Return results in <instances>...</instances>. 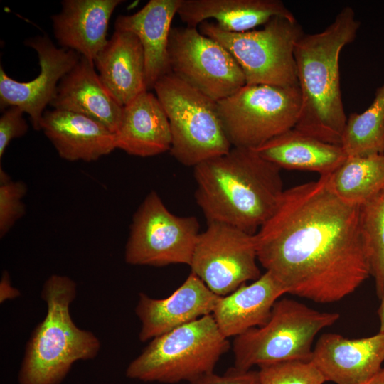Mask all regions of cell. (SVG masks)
Masks as SVG:
<instances>
[{
    "label": "cell",
    "mask_w": 384,
    "mask_h": 384,
    "mask_svg": "<svg viewBox=\"0 0 384 384\" xmlns=\"http://www.w3.org/2000/svg\"><path fill=\"white\" fill-rule=\"evenodd\" d=\"M358 213L359 206L333 192L326 176L286 189L255 234L258 262L286 294L338 302L370 276Z\"/></svg>",
    "instance_id": "1"
},
{
    "label": "cell",
    "mask_w": 384,
    "mask_h": 384,
    "mask_svg": "<svg viewBox=\"0 0 384 384\" xmlns=\"http://www.w3.org/2000/svg\"><path fill=\"white\" fill-rule=\"evenodd\" d=\"M193 169L195 199L207 223L252 235L272 215L284 191L281 169L250 149L232 147Z\"/></svg>",
    "instance_id": "2"
},
{
    "label": "cell",
    "mask_w": 384,
    "mask_h": 384,
    "mask_svg": "<svg viewBox=\"0 0 384 384\" xmlns=\"http://www.w3.org/2000/svg\"><path fill=\"white\" fill-rule=\"evenodd\" d=\"M360 28L353 9L343 7L324 31L304 34L294 48L302 97L295 129L323 142L341 146L347 117L342 101L339 57Z\"/></svg>",
    "instance_id": "3"
},
{
    "label": "cell",
    "mask_w": 384,
    "mask_h": 384,
    "mask_svg": "<svg viewBox=\"0 0 384 384\" xmlns=\"http://www.w3.org/2000/svg\"><path fill=\"white\" fill-rule=\"evenodd\" d=\"M76 287L72 279L59 274L51 275L43 284L41 297L47 312L26 346L19 384H60L75 362L98 354L100 340L91 331L78 328L70 314Z\"/></svg>",
    "instance_id": "4"
},
{
    "label": "cell",
    "mask_w": 384,
    "mask_h": 384,
    "mask_svg": "<svg viewBox=\"0 0 384 384\" xmlns=\"http://www.w3.org/2000/svg\"><path fill=\"white\" fill-rule=\"evenodd\" d=\"M229 348L208 314L153 338L129 363L126 375L144 382L189 383L213 372Z\"/></svg>",
    "instance_id": "5"
},
{
    "label": "cell",
    "mask_w": 384,
    "mask_h": 384,
    "mask_svg": "<svg viewBox=\"0 0 384 384\" xmlns=\"http://www.w3.org/2000/svg\"><path fill=\"white\" fill-rule=\"evenodd\" d=\"M338 319L336 312L319 311L289 298L279 299L264 325L235 337L234 367L248 370L255 366L310 361L316 336Z\"/></svg>",
    "instance_id": "6"
},
{
    "label": "cell",
    "mask_w": 384,
    "mask_h": 384,
    "mask_svg": "<svg viewBox=\"0 0 384 384\" xmlns=\"http://www.w3.org/2000/svg\"><path fill=\"white\" fill-rule=\"evenodd\" d=\"M154 90L169 119L170 154L179 163L194 167L232 149L220 119L217 101L171 72L159 78Z\"/></svg>",
    "instance_id": "7"
},
{
    "label": "cell",
    "mask_w": 384,
    "mask_h": 384,
    "mask_svg": "<svg viewBox=\"0 0 384 384\" xmlns=\"http://www.w3.org/2000/svg\"><path fill=\"white\" fill-rule=\"evenodd\" d=\"M198 28L230 53L244 73L245 85L299 86L294 48L304 33L296 18L274 16L261 29L240 33L225 31L208 21Z\"/></svg>",
    "instance_id": "8"
},
{
    "label": "cell",
    "mask_w": 384,
    "mask_h": 384,
    "mask_svg": "<svg viewBox=\"0 0 384 384\" xmlns=\"http://www.w3.org/2000/svg\"><path fill=\"white\" fill-rule=\"evenodd\" d=\"M301 105L299 86L245 85L218 101L220 119L232 146L250 149L294 128Z\"/></svg>",
    "instance_id": "9"
},
{
    "label": "cell",
    "mask_w": 384,
    "mask_h": 384,
    "mask_svg": "<svg viewBox=\"0 0 384 384\" xmlns=\"http://www.w3.org/2000/svg\"><path fill=\"white\" fill-rule=\"evenodd\" d=\"M193 216L171 213L156 191H151L134 213L125 247V261L132 265L190 266L200 235Z\"/></svg>",
    "instance_id": "10"
},
{
    "label": "cell",
    "mask_w": 384,
    "mask_h": 384,
    "mask_svg": "<svg viewBox=\"0 0 384 384\" xmlns=\"http://www.w3.org/2000/svg\"><path fill=\"white\" fill-rule=\"evenodd\" d=\"M168 56L175 76L215 101L233 95L246 84L230 53L197 28L171 27Z\"/></svg>",
    "instance_id": "11"
},
{
    "label": "cell",
    "mask_w": 384,
    "mask_h": 384,
    "mask_svg": "<svg viewBox=\"0 0 384 384\" xmlns=\"http://www.w3.org/2000/svg\"><path fill=\"white\" fill-rule=\"evenodd\" d=\"M257 262L255 235L210 223L198 236L190 267L210 291L224 297L262 275Z\"/></svg>",
    "instance_id": "12"
},
{
    "label": "cell",
    "mask_w": 384,
    "mask_h": 384,
    "mask_svg": "<svg viewBox=\"0 0 384 384\" xmlns=\"http://www.w3.org/2000/svg\"><path fill=\"white\" fill-rule=\"evenodd\" d=\"M38 54L41 70L29 82H18L6 75L0 67V107L11 106L27 113L36 130L41 129L44 110L55 97L60 80L79 61L81 55L75 50L58 48L47 36H38L25 41Z\"/></svg>",
    "instance_id": "13"
},
{
    "label": "cell",
    "mask_w": 384,
    "mask_h": 384,
    "mask_svg": "<svg viewBox=\"0 0 384 384\" xmlns=\"http://www.w3.org/2000/svg\"><path fill=\"white\" fill-rule=\"evenodd\" d=\"M310 361L326 382L363 384L382 368L384 333L361 338L323 334L314 346Z\"/></svg>",
    "instance_id": "14"
},
{
    "label": "cell",
    "mask_w": 384,
    "mask_h": 384,
    "mask_svg": "<svg viewBox=\"0 0 384 384\" xmlns=\"http://www.w3.org/2000/svg\"><path fill=\"white\" fill-rule=\"evenodd\" d=\"M220 296L191 272L184 282L164 299L140 293L135 312L142 323V342L153 339L202 316L212 314Z\"/></svg>",
    "instance_id": "15"
},
{
    "label": "cell",
    "mask_w": 384,
    "mask_h": 384,
    "mask_svg": "<svg viewBox=\"0 0 384 384\" xmlns=\"http://www.w3.org/2000/svg\"><path fill=\"white\" fill-rule=\"evenodd\" d=\"M50 105L54 109L95 119L114 134L119 125L124 107L102 83L95 70L94 61L82 56L60 80Z\"/></svg>",
    "instance_id": "16"
},
{
    "label": "cell",
    "mask_w": 384,
    "mask_h": 384,
    "mask_svg": "<svg viewBox=\"0 0 384 384\" xmlns=\"http://www.w3.org/2000/svg\"><path fill=\"white\" fill-rule=\"evenodd\" d=\"M122 0H64L52 16L58 44L94 61L107 44L110 18Z\"/></svg>",
    "instance_id": "17"
},
{
    "label": "cell",
    "mask_w": 384,
    "mask_h": 384,
    "mask_svg": "<svg viewBox=\"0 0 384 384\" xmlns=\"http://www.w3.org/2000/svg\"><path fill=\"white\" fill-rule=\"evenodd\" d=\"M41 129L60 157L69 161H96L117 149L114 133L79 113L57 109L45 111Z\"/></svg>",
    "instance_id": "18"
},
{
    "label": "cell",
    "mask_w": 384,
    "mask_h": 384,
    "mask_svg": "<svg viewBox=\"0 0 384 384\" xmlns=\"http://www.w3.org/2000/svg\"><path fill=\"white\" fill-rule=\"evenodd\" d=\"M114 137L116 148L132 156L149 157L170 151L169 122L156 95L145 91L124 105Z\"/></svg>",
    "instance_id": "19"
},
{
    "label": "cell",
    "mask_w": 384,
    "mask_h": 384,
    "mask_svg": "<svg viewBox=\"0 0 384 384\" xmlns=\"http://www.w3.org/2000/svg\"><path fill=\"white\" fill-rule=\"evenodd\" d=\"M181 0H150L137 12L119 15L114 23L118 31H129L139 39L145 58L147 91L156 81L171 72L168 43L171 22Z\"/></svg>",
    "instance_id": "20"
},
{
    "label": "cell",
    "mask_w": 384,
    "mask_h": 384,
    "mask_svg": "<svg viewBox=\"0 0 384 384\" xmlns=\"http://www.w3.org/2000/svg\"><path fill=\"white\" fill-rule=\"evenodd\" d=\"M286 294L281 284L265 272L250 284H244L230 294L220 297L212 315L227 338L264 325L274 303Z\"/></svg>",
    "instance_id": "21"
},
{
    "label": "cell",
    "mask_w": 384,
    "mask_h": 384,
    "mask_svg": "<svg viewBox=\"0 0 384 384\" xmlns=\"http://www.w3.org/2000/svg\"><path fill=\"white\" fill-rule=\"evenodd\" d=\"M94 64L104 85L123 107L147 91L144 53L134 33L115 30Z\"/></svg>",
    "instance_id": "22"
},
{
    "label": "cell",
    "mask_w": 384,
    "mask_h": 384,
    "mask_svg": "<svg viewBox=\"0 0 384 384\" xmlns=\"http://www.w3.org/2000/svg\"><path fill=\"white\" fill-rule=\"evenodd\" d=\"M177 14L186 26L197 28L213 18L220 29L233 33L250 31L274 16L296 18L279 0H181Z\"/></svg>",
    "instance_id": "23"
},
{
    "label": "cell",
    "mask_w": 384,
    "mask_h": 384,
    "mask_svg": "<svg viewBox=\"0 0 384 384\" xmlns=\"http://www.w3.org/2000/svg\"><path fill=\"white\" fill-rule=\"evenodd\" d=\"M280 169L331 174L348 157L340 145L318 139L294 127L252 149Z\"/></svg>",
    "instance_id": "24"
},
{
    "label": "cell",
    "mask_w": 384,
    "mask_h": 384,
    "mask_svg": "<svg viewBox=\"0 0 384 384\" xmlns=\"http://www.w3.org/2000/svg\"><path fill=\"white\" fill-rule=\"evenodd\" d=\"M326 178L338 198L360 206L384 190V154L347 157Z\"/></svg>",
    "instance_id": "25"
},
{
    "label": "cell",
    "mask_w": 384,
    "mask_h": 384,
    "mask_svg": "<svg viewBox=\"0 0 384 384\" xmlns=\"http://www.w3.org/2000/svg\"><path fill=\"white\" fill-rule=\"evenodd\" d=\"M341 146L348 157L384 154V84L365 111L347 118Z\"/></svg>",
    "instance_id": "26"
},
{
    "label": "cell",
    "mask_w": 384,
    "mask_h": 384,
    "mask_svg": "<svg viewBox=\"0 0 384 384\" xmlns=\"http://www.w3.org/2000/svg\"><path fill=\"white\" fill-rule=\"evenodd\" d=\"M358 222L375 292L384 295V190L359 206Z\"/></svg>",
    "instance_id": "27"
},
{
    "label": "cell",
    "mask_w": 384,
    "mask_h": 384,
    "mask_svg": "<svg viewBox=\"0 0 384 384\" xmlns=\"http://www.w3.org/2000/svg\"><path fill=\"white\" fill-rule=\"evenodd\" d=\"M259 384H324L311 361H284L259 366Z\"/></svg>",
    "instance_id": "28"
},
{
    "label": "cell",
    "mask_w": 384,
    "mask_h": 384,
    "mask_svg": "<svg viewBox=\"0 0 384 384\" xmlns=\"http://www.w3.org/2000/svg\"><path fill=\"white\" fill-rule=\"evenodd\" d=\"M27 186L21 181H12L0 169V237L3 238L26 213L23 198Z\"/></svg>",
    "instance_id": "29"
},
{
    "label": "cell",
    "mask_w": 384,
    "mask_h": 384,
    "mask_svg": "<svg viewBox=\"0 0 384 384\" xmlns=\"http://www.w3.org/2000/svg\"><path fill=\"white\" fill-rule=\"evenodd\" d=\"M23 111L17 106H11L3 110L0 117V158L14 139L25 135L28 126L23 117Z\"/></svg>",
    "instance_id": "30"
},
{
    "label": "cell",
    "mask_w": 384,
    "mask_h": 384,
    "mask_svg": "<svg viewBox=\"0 0 384 384\" xmlns=\"http://www.w3.org/2000/svg\"><path fill=\"white\" fill-rule=\"evenodd\" d=\"M188 384H259L258 371L244 370L233 367L223 375L211 372L189 382Z\"/></svg>",
    "instance_id": "31"
},
{
    "label": "cell",
    "mask_w": 384,
    "mask_h": 384,
    "mask_svg": "<svg viewBox=\"0 0 384 384\" xmlns=\"http://www.w3.org/2000/svg\"><path fill=\"white\" fill-rule=\"evenodd\" d=\"M20 296V292L11 284L9 272L4 271L0 282V302L7 299H12Z\"/></svg>",
    "instance_id": "32"
},
{
    "label": "cell",
    "mask_w": 384,
    "mask_h": 384,
    "mask_svg": "<svg viewBox=\"0 0 384 384\" xmlns=\"http://www.w3.org/2000/svg\"><path fill=\"white\" fill-rule=\"evenodd\" d=\"M363 384H384V368H381Z\"/></svg>",
    "instance_id": "33"
},
{
    "label": "cell",
    "mask_w": 384,
    "mask_h": 384,
    "mask_svg": "<svg viewBox=\"0 0 384 384\" xmlns=\"http://www.w3.org/2000/svg\"><path fill=\"white\" fill-rule=\"evenodd\" d=\"M378 314L380 321L379 332L384 333V295L380 299V304L378 310Z\"/></svg>",
    "instance_id": "34"
}]
</instances>
